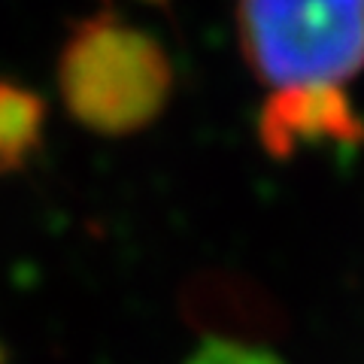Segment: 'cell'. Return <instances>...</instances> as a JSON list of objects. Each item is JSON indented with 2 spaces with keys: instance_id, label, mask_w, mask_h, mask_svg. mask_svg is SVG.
Returning <instances> with one entry per match:
<instances>
[{
  "instance_id": "1",
  "label": "cell",
  "mask_w": 364,
  "mask_h": 364,
  "mask_svg": "<svg viewBox=\"0 0 364 364\" xmlns=\"http://www.w3.org/2000/svg\"><path fill=\"white\" fill-rule=\"evenodd\" d=\"M58 95L76 124L100 136H131L161 116L173 95V64L152 33L112 6L76 18L58 55Z\"/></svg>"
},
{
  "instance_id": "2",
  "label": "cell",
  "mask_w": 364,
  "mask_h": 364,
  "mask_svg": "<svg viewBox=\"0 0 364 364\" xmlns=\"http://www.w3.org/2000/svg\"><path fill=\"white\" fill-rule=\"evenodd\" d=\"M240 52L267 88H343L364 70V0H237Z\"/></svg>"
},
{
  "instance_id": "3",
  "label": "cell",
  "mask_w": 364,
  "mask_h": 364,
  "mask_svg": "<svg viewBox=\"0 0 364 364\" xmlns=\"http://www.w3.org/2000/svg\"><path fill=\"white\" fill-rule=\"evenodd\" d=\"M258 136L267 155L289 161L316 149H358L364 143V122L337 85L286 88L264 100Z\"/></svg>"
},
{
  "instance_id": "4",
  "label": "cell",
  "mask_w": 364,
  "mask_h": 364,
  "mask_svg": "<svg viewBox=\"0 0 364 364\" xmlns=\"http://www.w3.org/2000/svg\"><path fill=\"white\" fill-rule=\"evenodd\" d=\"M186 313L198 328L219 331L213 337L231 340V334H267L279 318L261 289H249L237 277H198L186 291Z\"/></svg>"
},
{
  "instance_id": "5",
  "label": "cell",
  "mask_w": 364,
  "mask_h": 364,
  "mask_svg": "<svg viewBox=\"0 0 364 364\" xmlns=\"http://www.w3.org/2000/svg\"><path fill=\"white\" fill-rule=\"evenodd\" d=\"M49 107L40 91L0 76V173L25 170L40 152Z\"/></svg>"
},
{
  "instance_id": "6",
  "label": "cell",
  "mask_w": 364,
  "mask_h": 364,
  "mask_svg": "<svg viewBox=\"0 0 364 364\" xmlns=\"http://www.w3.org/2000/svg\"><path fill=\"white\" fill-rule=\"evenodd\" d=\"M186 364H286L270 349L246 343V340H219L207 337L203 343L186 358Z\"/></svg>"
},
{
  "instance_id": "7",
  "label": "cell",
  "mask_w": 364,
  "mask_h": 364,
  "mask_svg": "<svg viewBox=\"0 0 364 364\" xmlns=\"http://www.w3.org/2000/svg\"><path fill=\"white\" fill-rule=\"evenodd\" d=\"M146 4H164V0H146Z\"/></svg>"
},
{
  "instance_id": "8",
  "label": "cell",
  "mask_w": 364,
  "mask_h": 364,
  "mask_svg": "<svg viewBox=\"0 0 364 364\" xmlns=\"http://www.w3.org/2000/svg\"><path fill=\"white\" fill-rule=\"evenodd\" d=\"M0 364H4V358H0Z\"/></svg>"
}]
</instances>
